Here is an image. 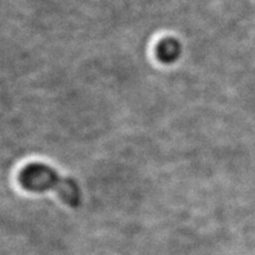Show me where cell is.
I'll use <instances>...</instances> for the list:
<instances>
[{
    "label": "cell",
    "instance_id": "obj_1",
    "mask_svg": "<svg viewBox=\"0 0 255 255\" xmlns=\"http://www.w3.org/2000/svg\"><path fill=\"white\" fill-rule=\"evenodd\" d=\"M19 181L25 189L36 193L55 191L66 205L76 207L81 201V190L72 178L60 176L50 165L32 163L25 167L19 175Z\"/></svg>",
    "mask_w": 255,
    "mask_h": 255
},
{
    "label": "cell",
    "instance_id": "obj_2",
    "mask_svg": "<svg viewBox=\"0 0 255 255\" xmlns=\"http://www.w3.org/2000/svg\"><path fill=\"white\" fill-rule=\"evenodd\" d=\"M156 53L161 62L167 64L175 63L182 55V45L176 38H165L159 41Z\"/></svg>",
    "mask_w": 255,
    "mask_h": 255
}]
</instances>
